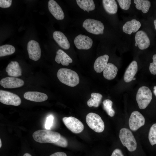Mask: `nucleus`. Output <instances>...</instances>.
<instances>
[{
	"instance_id": "nucleus-22",
	"label": "nucleus",
	"mask_w": 156,
	"mask_h": 156,
	"mask_svg": "<svg viewBox=\"0 0 156 156\" xmlns=\"http://www.w3.org/2000/svg\"><path fill=\"white\" fill-rule=\"evenodd\" d=\"M118 70L117 68L113 64L108 63L103 71V76L107 79L112 80L116 77Z\"/></svg>"
},
{
	"instance_id": "nucleus-9",
	"label": "nucleus",
	"mask_w": 156,
	"mask_h": 156,
	"mask_svg": "<svg viewBox=\"0 0 156 156\" xmlns=\"http://www.w3.org/2000/svg\"><path fill=\"white\" fill-rule=\"evenodd\" d=\"M145 119L143 116L139 112H133L129 119V124L130 129L135 131L144 125Z\"/></svg>"
},
{
	"instance_id": "nucleus-2",
	"label": "nucleus",
	"mask_w": 156,
	"mask_h": 156,
	"mask_svg": "<svg viewBox=\"0 0 156 156\" xmlns=\"http://www.w3.org/2000/svg\"><path fill=\"white\" fill-rule=\"evenodd\" d=\"M61 135L60 133L48 130H38L33 134L34 140L40 143H54L60 139Z\"/></svg>"
},
{
	"instance_id": "nucleus-39",
	"label": "nucleus",
	"mask_w": 156,
	"mask_h": 156,
	"mask_svg": "<svg viewBox=\"0 0 156 156\" xmlns=\"http://www.w3.org/2000/svg\"><path fill=\"white\" fill-rule=\"evenodd\" d=\"M154 24L155 26V28L156 30V19L154 21Z\"/></svg>"
},
{
	"instance_id": "nucleus-26",
	"label": "nucleus",
	"mask_w": 156,
	"mask_h": 156,
	"mask_svg": "<svg viewBox=\"0 0 156 156\" xmlns=\"http://www.w3.org/2000/svg\"><path fill=\"white\" fill-rule=\"evenodd\" d=\"M134 2L136 4V8L138 10H141L144 13L148 12L151 5V2L148 0H134Z\"/></svg>"
},
{
	"instance_id": "nucleus-5",
	"label": "nucleus",
	"mask_w": 156,
	"mask_h": 156,
	"mask_svg": "<svg viewBox=\"0 0 156 156\" xmlns=\"http://www.w3.org/2000/svg\"><path fill=\"white\" fill-rule=\"evenodd\" d=\"M86 121L89 127L96 132L101 133L104 129V122L96 114L93 112L88 113L86 116Z\"/></svg>"
},
{
	"instance_id": "nucleus-40",
	"label": "nucleus",
	"mask_w": 156,
	"mask_h": 156,
	"mask_svg": "<svg viewBox=\"0 0 156 156\" xmlns=\"http://www.w3.org/2000/svg\"><path fill=\"white\" fill-rule=\"evenodd\" d=\"M2 142L1 141V140L0 139V148H1L2 147Z\"/></svg>"
},
{
	"instance_id": "nucleus-17",
	"label": "nucleus",
	"mask_w": 156,
	"mask_h": 156,
	"mask_svg": "<svg viewBox=\"0 0 156 156\" xmlns=\"http://www.w3.org/2000/svg\"><path fill=\"white\" fill-rule=\"evenodd\" d=\"M141 26L140 22L134 19L127 22L122 27V30L126 34L130 35L137 31Z\"/></svg>"
},
{
	"instance_id": "nucleus-24",
	"label": "nucleus",
	"mask_w": 156,
	"mask_h": 156,
	"mask_svg": "<svg viewBox=\"0 0 156 156\" xmlns=\"http://www.w3.org/2000/svg\"><path fill=\"white\" fill-rule=\"evenodd\" d=\"M77 3L79 7L84 11L88 12L95 8V5L93 0H77Z\"/></svg>"
},
{
	"instance_id": "nucleus-41",
	"label": "nucleus",
	"mask_w": 156,
	"mask_h": 156,
	"mask_svg": "<svg viewBox=\"0 0 156 156\" xmlns=\"http://www.w3.org/2000/svg\"><path fill=\"white\" fill-rule=\"evenodd\" d=\"M135 79H136V78L135 77H134L133 79V80H135Z\"/></svg>"
},
{
	"instance_id": "nucleus-20",
	"label": "nucleus",
	"mask_w": 156,
	"mask_h": 156,
	"mask_svg": "<svg viewBox=\"0 0 156 156\" xmlns=\"http://www.w3.org/2000/svg\"><path fill=\"white\" fill-rule=\"evenodd\" d=\"M109 56L106 54L100 56L97 58L94 64V68L97 73L103 71L107 64Z\"/></svg>"
},
{
	"instance_id": "nucleus-12",
	"label": "nucleus",
	"mask_w": 156,
	"mask_h": 156,
	"mask_svg": "<svg viewBox=\"0 0 156 156\" xmlns=\"http://www.w3.org/2000/svg\"><path fill=\"white\" fill-rule=\"evenodd\" d=\"M135 46H138L141 50L146 49L149 47L150 41L147 34L144 31H139L135 35Z\"/></svg>"
},
{
	"instance_id": "nucleus-13",
	"label": "nucleus",
	"mask_w": 156,
	"mask_h": 156,
	"mask_svg": "<svg viewBox=\"0 0 156 156\" xmlns=\"http://www.w3.org/2000/svg\"><path fill=\"white\" fill-rule=\"evenodd\" d=\"M24 81L13 77H8L2 79L0 81L1 86L4 88H13L20 87L24 84Z\"/></svg>"
},
{
	"instance_id": "nucleus-8",
	"label": "nucleus",
	"mask_w": 156,
	"mask_h": 156,
	"mask_svg": "<svg viewBox=\"0 0 156 156\" xmlns=\"http://www.w3.org/2000/svg\"><path fill=\"white\" fill-rule=\"evenodd\" d=\"M0 101L8 105L17 106L21 103V100L17 95L4 90H0Z\"/></svg>"
},
{
	"instance_id": "nucleus-1",
	"label": "nucleus",
	"mask_w": 156,
	"mask_h": 156,
	"mask_svg": "<svg viewBox=\"0 0 156 156\" xmlns=\"http://www.w3.org/2000/svg\"><path fill=\"white\" fill-rule=\"evenodd\" d=\"M57 75L61 82L68 86L73 87L79 83V79L78 74L70 69L61 68L58 71Z\"/></svg>"
},
{
	"instance_id": "nucleus-15",
	"label": "nucleus",
	"mask_w": 156,
	"mask_h": 156,
	"mask_svg": "<svg viewBox=\"0 0 156 156\" xmlns=\"http://www.w3.org/2000/svg\"><path fill=\"white\" fill-rule=\"evenodd\" d=\"M53 36L54 40L62 48L66 50L70 48V45L69 42L62 32L55 31L53 33Z\"/></svg>"
},
{
	"instance_id": "nucleus-27",
	"label": "nucleus",
	"mask_w": 156,
	"mask_h": 156,
	"mask_svg": "<svg viewBox=\"0 0 156 156\" xmlns=\"http://www.w3.org/2000/svg\"><path fill=\"white\" fill-rule=\"evenodd\" d=\"M15 51V47L10 44H5L0 47V57L10 55Z\"/></svg>"
},
{
	"instance_id": "nucleus-38",
	"label": "nucleus",
	"mask_w": 156,
	"mask_h": 156,
	"mask_svg": "<svg viewBox=\"0 0 156 156\" xmlns=\"http://www.w3.org/2000/svg\"><path fill=\"white\" fill-rule=\"evenodd\" d=\"M154 91L153 92L155 95L156 96V86H155L153 88Z\"/></svg>"
},
{
	"instance_id": "nucleus-36",
	"label": "nucleus",
	"mask_w": 156,
	"mask_h": 156,
	"mask_svg": "<svg viewBox=\"0 0 156 156\" xmlns=\"http://www.w3.org/2000/svg\"><path fill=\"white\" fill-rule=\"evenodd\" d=\"M49 156H67V155L64 152H57L51 154Z\"/></svg>"
},
{
	"instance_id": "nucleus-37",
	"label": "nucleus",
	"mask_w": 156,
	"mask_h": 156,
	"mask_svg": "<svg viewBox=\"0 0 156 156\" xmlns=\"http://www.w3.org/2000/svg\"><path fill=\"white\" fill-rule=\"evenodd\" d=\"M20 156H33L29 152H25L23 154H21Z\"/></svg>"
},
{
	"instance_id": "nucleus-25",
	"label": "nucleus",
	"mask_w": 156,
	"mask_h": 156,
	"mask_svg": "<svg viewBox=\"0 0 156 156\" xmlns=\"http://www.w3.org/2000/svg\"><path fill=\"white\" fill-rule=\"evenodd\" d=\"M91 98L87 102V104L89 107H98L100 104L103 96L100 94L92 93L91 94Z\"/></svg>"
},
{
	"instance_id": "nucleus-3",
	"label": "nucleus",
	"mask_w": 156,
	"mask_h": 156,
	"mask_svg": "<svg viewBox=\"0 0 156 156\" xmlns=\"http://www.w3.org/2000/svg\"><path fill=\"white\" fill-rule=\"evenodd\" d=\"M119 136L123 145L128 150L132 152L137 148V142L132 132L125 128L121 129L119 132Z\"/></svg>"
},
{
	"instance_id": "nucleus-16",
	"label": "nucleus",
	"mask_w": 156,
	"mask_h": 156,
	"mask_svg": "<svg viewBox=\"0 0 156 156\" xmlns=\"http://www.w3.org/2000/svg\"><path fill=\"white\" fill-rule=\"evenodd\" d=\"M24 98L27 100L36 102H43L48 99L47 95L44 93L35 91H29L25 92Z\"/></svg>"
},
{
	"instance_id": "nucleus-32",
	"label": "nucleus",
	"mask_w": 156,
	"mask_h": 156,
	"mask_svg": "<svg viewBox=\"0 0 156 156\" xmlns=\"http://www.w3.org/2000/svg\"><path fill=\"white\" fill-rule=\"evenodd\" d=\"M153 62L150 63L149 69L151 73L154 75H156V54L153 55Z\"/></svg>"
},
{
	"instance_id": "nucleus-33",
	"label": "nucleus",
	"mask_w": 156,
	"mask_h": 156,
	"mask_svg": "<svg viewBox=\"0 0 156 156\" xmlns=\"http://www.w3.org/2000/svg\"><path fill=\"white\" fill-rule=\"evenodd\" d=\"M53 117L52 115H50L47 118L45 125V128L47 129H50L53 124Z\"/></svg>"
},
{
	"instance_id": "nucleus-28",
	"label": "nucleus",
	"mask_w": 156,
	"mask_h": 156,
	"mask_svg": "<svg viewBox=\"0 0 156 156\" xmlns=\"http://www.w3.org/2000/svg\"><path fill=\"white\" fill-rule=\"evenodd\" d=\"M103 108L107 114L110 117L114 116L115 112L112 107V101L110 99H105L103 102Z\"/></svg>"
},
{
	"instance_id": "nucleus-19",
	"label": "nucleus",
	"mask_w": 156,
	"mask_h": 156,
	"mask_svg": "<svg viewBox=\"0 0 156 156\" xmlns=\"http://www.w3.org/2000/svg\"><path fill=\"white\" fill-rule=\"evenodd\" d=\"M138 70V64L135 61H133L127 68L124 74V79L126 82H129L133 78Z\"/></svg>"
},
{
	"instance_id": "nucleus-6",
	"label": "nucleus",
	"mask_w": 156,
	"mask_h": 156,
	"mask_svg": "<svg viewBox=\"0 0 156 156\" xmlns=\"http://www.w3.org/2000/svg\"><path fill=\"white\" fill-rule=\"evenodd\" d=\"M82 26L88 32L95 34H103L104 27L100 21L88 18L83 23Z\"/></svg>"
},
{
	"instance_id": "nucleus-10",
	"label": "nucleus",
	"mask_w": 156,
	"mask_h": 156,
	"mask_svg": "<svg viewBox=\"0 0 156 156\" xmlns=\"http://www.w3.org/2000/svg\"><path fill=\"white\" fill-rule=\"evenodd\" d=\"M27 50L30 59L35 61L40 59L41 55V50L37 42L34 40L29 41L27 44Z\"/></svg>"
},
{
	"instance_id": "nucleus-30",
	"label": "nucleus",
	"mask_w": 156,
	"mask_h": 156,
	"mask_svg": "<svg viewBox=\"0 0 156 156\" xmlns=\"http://www.w3.org/2000/svg\"><path fill=\"white\" fill-rule=\"evenodd\" d=\"M117 1L122 9L127 10L129 9L131 3V0H118Z\"/></svg>"
},
{
	"instance_id": "nucleus-29",
	"label": "nucleus",
	"mask_w": 156,
	"mask_h": 156,
	"mask_svg": "<svg viewBox=\"0 0 156 156\" xmlns=\"http://www.w3.org/2000/svg\"><path fill=\"white\" fill-rule=\"evenodd\" d=\"M148 138L152 145L156 144V123L153 124L150 128Z\"/></svg>"
},
{
	"instance_id": "nucleus-23",
	"label": "nucleus",
	"mask_w": 156,
	"mask_h": 156,
	"mask_svg": "<svg viewBox=\"0 0 156 156\" xmlns=\"http://www.w3.org/2000/svg\"><path fill=\"white\" fill-rule=\"evenodd\" d=\"M103 8L107 13L110 14L116 13L118 10V6L114 0H103Z\"/></svg>"
},
{
	"instance_id": "nucleus-7",
	"label": "nucleus",
	"mask_w": 156,
	"mask_h": 156,
	"mask_svg": "<svg viewBox=\"0 0 156 156\" xmlns=\"http://www.w3.org/2000/svg\"><path fill=\"white\" fill-rule=\"evenodd\" d=\"M62 121L66 127L71 131L75 133H79L83 130L84 126L79 119L73 116L64 117Z\"/></svg>"
},
{
	"instance_id": "nucleus-18",
	"label": "nucleus",
	"mask_w": 156,
	"mask_h": 156,
	"mask_svg": "<svg viewBox=\"0 0 156 156\" xmlns=\"http://www.w3.org/2000/svg\"><path fill=\"white\" fill-rule=\"evenodd\" d=\"M6 71L10 76L17 77L22 75V69L19 63L16 61H11L7 66Z\"/></svg>"
},
{
	"instance_id": "nucleus-35",
	"label": "nucleus",
	"mask_w": 156,
	"mask_h": 156,
	"mask_svg": "<svg viewBox=\"0 0 156 156\" xmlns=\"http://www.w3.org/2000/svg\"><path fill=\"white\" fill-rule=\"evenodd\" d=\"M111 156H124L121 150L119 148L115 149L113 152Z\"/></svg>"
},
{
	"instance_id": "nucleus-21",
	"label": "nucleus",
	"mask_w": 156,
	"mask_h": 156,
	"mask_svg": "<svg viewBox=\"0 0 156 156\" xmlns=\"http://www.w3.org/2000/svg\"><path fill=\"white\" fill-rule=\"evenodd\" d=\"M55 60L58 64L61 63L63 66H68L70 63L73 62L71 58L61 49L58 50L57 51Z\"/></svg>"
},
{
	"instance_id": "nucleus-31",
	"label": "nucleus",
	"mask_w": 156,
	"mask_h": 156,
	"mask_svg": "<svg viewBox=\"0 0 156 156\" xmlns=\"http://www.w3.org/2000/svg\"><path fill=\"white\" fill-rule=\"evenodd\" d=\"M54 144L60 147H66L68 146V143L67 140L65 138L61 135L59 140Z\"/></svg>"
},
{
	"instance_id": "nucleus-14",
	"label": "nucleus",
	"mask_w": 156,
	"mask_h": 156,
	"mask_svg": "<svg viewBox=\"0 0 156 156\" xmlns=\"http://www.w3.org/2000/svg\"><path fill=\"white\" fill-rule=\"evenodd\" d=\"M48 7L49 12L56 19L62 20L64 18V12L56 1L53 0H49Z\"/></svg>"
},
{
	"instance_id": "nucleus-11",
	"label": "nucleus",
	"mask_w": 156,
	"mask_h": 156,
	"mask_svg": "<svg viewBox=\"0 0 156 156\" xmlns=\"http://www.w3.org/2000/svg\"><path fill=\"white\" fill-rule=\"evenodd\" d=\"M74 42L77 49L88 50L91 48L93 42L88 36L80 34L75 37Z\"/></svg>"
},
{
	"instance_id": "nucleus-4",
	"label": "nucleus",
	"mask_w": 156,
	"mask_h": 156,
	"mask_svg": "<svg viewBox=\"0 0 156 156\" xmlns=\"http://www.w3.org/2000/svg\"><path fill=\"white\" fill-rule=\"evenodd\" d=\"M152 99V93L148 87L142 86L138 89L136 95V100L140 109L146 108Z\"/></svg>"
},
{
	"instance_id": "nucleus-34",
	"label": "nucleus",
	"mask_w": 156,
	"mask_h": 156,
	"mask_svg": "<svg viewBox=\"0 0 156 156\" xmlns=\"http://www.w3.org/2000/svg\"><path fill=\"white\" fill-rule=\"evenodd\" d=\"M12 0H0V7L2 8H6L10 6L12 3Z\"/></svg>"
}]
</instances>
